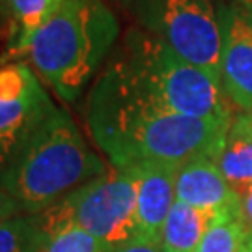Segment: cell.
Returning a JSON list of instances; mask_svg holds the SVG:
<instances>
[{
    "mask_svg": "<svg viewBox=\"0 0 252 252\" xmlns=\"http://www.w3.org/2000/svg\"><path fill=\"white\" fill-rule=\"evenodd\" d=\"M86 120L94 142L120 170L146 164L180 168L198 157L217 161L232 124L181 116L161 107L118 60L95 82Z\"/></svg>",
    "mask_w": 252,
    "mask_h": 252,
    "instance_id": "6da1fadb",
    "label": "cell"
},
{
    "mask_svg": "<svg viewBox=\"0 0 252 252\" xmlns=\"http://www.w3.org/2000/svg\"><path fill=\"white\" fill-rule=\"evenodd\" d=\"M107 170L99 155L84 142L69 114L56 108L2 176L0 189L25 213L36 215Z\"/></svg>",
    "mask_w": 252,
    "mask_h": 252,
    "instance_id": "7a4b0ae2",
    "label": "cell"
},
{
    "mask_svg": "<svg viewBox=\"0 0 252 252\" xmlns=\"http://www.w3.org/2000/svg\"><path fill=\"white\" fill-rule=\"evenodd\" d=\"M118 37V19L103 0H63L30 37L28 58L63 101L82 94Z\"/></svg>",
    "mask_w": 252,
    "mask_h": 252,
    "instance_id": "3957f363",
    "label": "cell"
},
{
    "mask_svg": "<svg viewBox=\"0 0 252 252\" xmlns=\"http://www.w3.org/2000/svg\"><path fill=\"white\" fill-rule=\"evenodd\" d=\"M127 75L161 107L200 120L232 122V103L220 82L183 60L146 30H129L118 56Z\"/></svg>",
    "mask_w": 252,
    "mask_h": 252,
    "instance_id": "277c9868",
    "label": "cell"
},
{
    "mask_svg": "<svg viewBox=\"0 0 252 252\" xmlns=\"http://www.w3.org/2000/svg\"><path fill=\"white\" fill-rule=\"evenodd\" d=\"M136 168H108L45 211L36 213L41 230L71 224L114 249L138 235L136 226Z\"/></svg>",
    "mask_w": 252,
    "mask_h": 252,
    "instance_id": "5b68a950",
    "label": "cell"
},
{
    "mask_svg": "<svg viewBox=\"0 0 252 252\" xmlns=\"http://www.w3.org/2000/svg\"><path fill=\"white\" fill-rule=\"evenodd\" d=\"M148 34L220 82L222 8L213 0H118Z\"/></svg>",
    "mask_w": 252,
    "mask_h": 252,
    "instance_id": "8992f818",
    "label": "cell"
},
{
    "mask_svg": "<svg viewBox=\"0 0 252 252\" xmlns=\"http://www.w3.org/2000/svg\"><path fill=\"white\" fill-rule=\"evenodd\" d=\"M56 107L25 63L0 69V180Z\"/></svg>",
    "mask_w": 252,
    "mask_h": 252,
    "instance_id": "52a82bcc",
    "label": "cell"
},
{
    "mask_svg": "<svg viewBox=\"0 0 252 252\" xmlns=\"http://www.w3.org/2000/svg\"><path fill=\"white\" fill-rule=\"evenodd\" d=\"M220 86L230 103L252 112V9L245 4L222 9Z\"/></svg>",
    "mask_w": 252,
    "mask_h": 252,
    "instance_id": "ba28073f",
    "label": "cell"
},
{
    "mask_svg": "<svg viewBox=\"0 0 252 252\" xmlns=\"http://www.w3.org/2000/svg\"><path fill=\"white\" fill-rule=\"evenodd\" d=\"M176 200L213 217H239V196L211 157H198L176 172Z\"/></svg>",
    "mask_w": 252,
    "mask_h": 252,
    "instance_id": "9c48e42d",
    "label": "cell"
},
{
    "mask_svg": "<svg viewBox=\"0 0 252 252\" xmlns=\"http://www.w3.org/2000/svg\"><path fill=\"white\" fill-rule=\"evenodd\" d=\"M176 166H138L136 183V226L138 235L161 243V230L176 202Z\"/></svg>",
    "mask_w": 252,
    "mask_h": 252,
    "instance_id": "30bf717a",
    "label": "cell"
},
{
    "mask_svg": "<svg viewBox=\"0 0 252 252\" xmlns=\"http://www.w3.org/2000/svg\"><path fill=\"white\" fill-rule=\"evenodd\" d=\"M217 164L237 196L252 185V112L234 114Z\"/></svg>",
    "mask_w": 252,
    "mask_h": 252,
    "instance_id": "8fae6325",
    "label": "cell"
},
{
    "mask_svg": "<svg viewBox=\"0 0 252 252\" xmlns=\"http://www.w3.org/2000/svg\"><path fill=\"white\" fill-rule=\"evenodd\" d=\"M217 217L176 200L161 230L164 252H196Z\"/></svg>",
    "mask_w": 252,
    "mask_h": 252,
    "instance_id": "7c38bea8",
    "label": "cell"
},
{
    "mask_svg": "<svg viewBox=\"0 0 252 252\" xmlns=\"http://www.w3.org/2000/svg\"><path fill=\"white\" fill-rule=\"evenodd\" d=\"M196 252H252V234L235 215L217 217Z\"/></svg>",
    "mask_w": 252,
    "mask_h": 252,
    "instance_id": "4fadbf2b",
    "label": "cell"
},
{
    "mask_svg": "<svg viewBox=\"0 0 252 252\" xmlns=\"http://www.w3.org/2000/svg\"><path fill=\"white\" fill-rule=\"evenodd\" d=\"M45 232L36 215H17L0 222V252H41Z\"/></svg>",
    "mask_w": 252,
    "mask_h": 252,
    "instance_id": "5bb4252c",
    "label": "cell"
},
{
    "mask_svg": "<svg viewBox=\"0 0 252 252\" xmlns=\"http://www.w3.org/2000/svg\"><path fill=\"white\" fill-rule=\"evenodd\" d=\"M63 0H8L9 11L21 27L17 53H25L30 37L45 25Z\"/></svg>",
    "mask_w": 252,
    "mask_h": 252,
    "instance_id": "9a60e30c",
    "label": "cell"
},
{
    "mask_svg": "<svg viewBox=\"0 0 252 252\" xmlns=\"http://www.w3.org/2000/svg\"><path fill=\"white\" fill-rule=\"evenodd\" d=\"M107 245L82 228L65 224L45 232L41 252H108Z\"/></svg>",
    "mask_w": 252,
    "mask_h": 252,
    "instance_id": "2e32d148",
    "label": "cell"
},
{
    "mask_svg": "<svg viewBox=\"0 0 252 252\" xmlns=\"http://www.w3.org/2000/svg\"><path fill=\"white\" fill-rule=\"evenodd\" d=\"M108 252H164L159 241L153 239H146L142 235H136L131 241H127L124 245H118L114 249H110Z\"/></svg>",
    "mask_w": 252,
    "mask_h": 252,
    "instance_id": "e0dca14e",
    "label": "cell"
},
{
    "mask_svg": "<svg viewBox=\"0 0 252 252\" xmlns=\"http://www.w3.org/2000/svg\"><path fill=\"white\" fill-rule=\"evenodd\" d=\"M239 220L245 230L252 234V185L239 194Z\"/></svg>",
    "mask_w": 252,
    "mask_h": 252,
    "instance_id": "ac0fdd59",
    "label": "cell"
},
{
    "mask_svg": "<svg viewBox=\"0 0 252 252\" xmlns=\"http://www.w3.org/2000/svg\"><path fill=\"white\" fill-rule=\"evenodd\" d=\"M23 213H25L23 207L19 206L6 190L0 189V222L2 220H8V219H13V217L17 215H23Z\"/></svg>",
    "mask_w": 252,
    "mask_h": 252,
    "instance_id": "d6986e66",
    "label": "cell"
},
{
    "mask_svg": "<svg viewBox=\"0 0 252 252\" xmlns=\"http://www.w3.org/2000/svg\"><path fill=\"white\" fill-rule=\"evenodd\" d=\"M241 2H243V4L247 6V8H251V9H252V0H241Z\"/></svg>",
    "mask_w": 252,
    "mask_h": 252,
    "instance_id": "ffe728a7",
    "label": "cell"
},
{
    "mask_svg": "<svg viewBox=\"0 0 252 252\" xmlns=\"http://www.w3.org/2000/svg\"><path fill=\"white\" fill-rule=\"evenodd\" d=\"M6 4H8V0H0V11L4 9V6H6Z\"/></svg>",
    "mask_w": 252,
    "mask_h": 252,
    "instance_id": "44dd1931",
    "label": "cell"
}]
</instances>
